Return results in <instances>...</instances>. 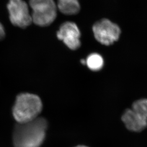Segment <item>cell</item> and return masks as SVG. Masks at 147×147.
<instances>
[{
    "label": "cell",
    "instance_id": "cell-3",
    "mask_svg": "<svg viewBox=\"0 0 147 147\" xmlns=\"http://www.w3.org/2000/svg\"><path fill=\"white\" fill-rule=\"evenodd\" d=\"M29 5L32 21L37 26H50L57 18V7L54 0H29Z\"/></svg>",
    "mask_w": 147,
    "mask_h": 147
},
{
    "label": "cell",
    "instance_id": "cell-5",
    "mask_svg": "<svg viewBox=\"0 0 147 147\" xmlns=\"http://www.w3.org/2000/svg\"><path fill=\"white\" fill-rule=\"evenodd\" d=\"M7 9L10 21L13 25L26 28L33 22L28 5L24 1L9 0Z\"/></svg>",
    "mask_w": 147,
    "mask_h": 147
},
{
    "label": "cell",
    "instance_id": "cell-2",
    "mask_svg": "<svg viewBox=\"0 0 147 147\" xmlns=\"http://www.w3.org/2000/svg\"><path fill=\"white\" fill-rule=\"evenodd\" d=\"M42 109V102L38 96L27 93L20 94L13 107V116L17 123H27L37 118Z\"/></svg>",
    "mask_w": 147,
    "mask_h": 147
},
{
    "label": "cell",
    "instance_id": "cell-12",
    "mask_svg": "<svg viewBox=\"0 0 147 147\" xmlns=\"http://www.w3.org/2000/svg\"><path fill=\"white\" fill-rule=\"evenodd\" d=\"M81 62L82 64H83V65H85V64H86V61L85 60H81Z\"/></svg>",
    "mask_w": 147,
    "mask_h": 147
},
{
    "label": "cell",
    "instance_id": "cell-7",
    "mask_svg": "<svg viewBox=\"0 0 147 147\" xmlns=\"http://www.w3.org/2000/svg\"><path fill=\"white\" fill-rule=\"evenodd\" d=\"M122 121L129 130L142 131L147 127V120L132 109H126L121 117Z\"/></svg>",
    "mask_w": 147,
    "mask_h": 147
},
{
    "label": "cell",
    "instance_id": "cell-10",
    "mask_svg": "<svg viewBox=\"0 0 147 147\" xmlns=\"http://www.w3.org/2000/svg\"><path fill=\"white\" fill-rule=\"evenodd\" d=\"M132 109L147 120V99L142 98L133 102Z\"/></svg>",
    "mask_w": 147,
    "mask_h": 147
},
{
    "label": "cell",
    "instance_id": "cell-13",
    "mask_svg": "<svg viewBox=\"0 0 147 147\" xmlns=\"http://www.w3.org/2000/svg\"><path fill=\"white\" fill-rule=\"evenodd\" d=\"M76 147H86V146H82V145H80V146H76Z\"/></svg>",
    "mask_w": 147,
    "mask_h": 147
},
{
    "label": "cell",
    "instance_id": "cell-8",
    "mask_svg": "<svg viewBox=\"0 0 147 147\" xmlns=\"http://www.w3.org/2000/svg\"><path fill=\"white\" fill-rule=\"evenodd\" d=\"M57 5L59 11L65 15L78 14L80 10L78 0H57Z\"/></svg>",
    "mask_w": 147,
    "mask_h": 147
},
{
    "label": "cell",
    "instance_id": "cell-11",
    "mask_svg": "<svg viewBox=\"0 0 147 147\" xmlns=\"http://www.w3.org/2000/svg\"><path fill=\"white\" fill-rule=\"evenodd\" d=\"M5 36V31L3 25L0 23V40L3 39Z\"/></svg>",
    "mask_w": 147,
    "mask_h": 147
},
{
    "label": "cell",
    "instance_id": "cell-4",
    "mask_svg": "<svg viewBox=\"0 0 147 147\" xmlns=\"http://www.w3.org/2000/svg\"><path fill=\"white\" fill-rule=\"evenodd\" d=\"M96 39L105 45H111L120 37V27L108 19H102L95 23L92 27Z\"/></svg>",
    "mask_w": 147,
    "mask_h": 147
},
{
    "label": "cell",
    "instance_id": "cell-6",
    "mask_svg": "<svg viewBox=\"0 0 147 147\" xmlns=\"http://www.w3.org/2000/svg\"><path fill=\"white\" fill-rule=\"evenodd\" d=\"M57 36L70 49L75 50L80 47V31L77 25L72 22H65L61 24L57 32Z\"/></svg>",
    "mask_w": 147,
    "mask_h": 147
},
{
    "label": "cell",
    "instance_id": "cell-1",
    "mask_svg": "<svg viewBox=\"0 0 147 147\" xmlns=\"http://www.w3.org/2000/svg\"><path fill=\"white\" fill-rule=\"evenodd\" d=\"M47 122L38 117L31 121L18 123L13 133L14 147H40L45 139Z\"/></svg>",
    "mask_w": 147,
    "mask_h": 147
},
{
    "label": "cell",
    "instance_id": "cell-9",
    "mask_svg": "<svg viewBox=\"0 0 147 147\" xmlns=\"http://www.w3.org/2000/svg\"><path fill=\"white\" fill-rule=\"evenodd\" d=\"M86 64L88 67L92 71H98L103 67V59L99 54L93 53L88 55Z\"/></svg>",
    "mask_w": 147,
    "mask_h": 147
}]
</instances>
